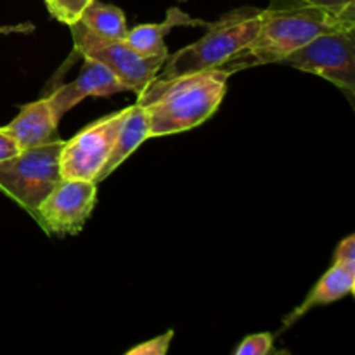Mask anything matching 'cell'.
Here are the masks:
<instances>
[{
	"label": "cell",
	"instance_id": "cell-1",
	"mask_svg": "<svg viewBox=\"0 0 355 355\" xmlns=\"http://www.w3.org/2000/svg\"><path fill=\"white\" fill-rule=\"evenodd\" d=\"M355 30L354 10H333L305 0H272L260 12V26L248 47L222 68L229 73L250 66L276 64L321 33Z\"/></svg>",
	"mask_w": 355,
	"mask_h": 355
},
{
	"label": "cell",
	"instance_id": "cell-2",
	"mask_svg": "<svg viewBox=\"0 0 355 355\" xmlns=\"http://www.w3.org/2000/svg\"><path fill=\"white\" fill-rule=\"evenodd\" d=\"M229 76L227 69L211 68L153 80L137 99L148 114L149 137L180 134L205 123L220 106Z\"/></svg>",
	"mask_w": 355,
	"mask_h": 355
},
{
	"label": "cell",
	"instance_id": "cell-3",
	"mask_svg": "<svg viewBox=\"0 0 355 355\" xmlns=\"http://www.w3.org/2000/svg\"><path fill=\"white\" fill-rule=\"evenodd\" d=\"M259 7H239L229 10L214 23H207V33L168 55L155 80H170L186 73L222 68L238 52L248 47L260 26Z\"/></svg>",
	"mask_w": 355,
	"mask_h": 355
},
{
	"label": "cell",
	"instance_id": "cell-4",
	"mask_svg": "<svg viewBox=\"0 0 355 355\" xmlns=\"http://www.w3.org/2000/svg\"><path fill=\"white\" fill-rule=\"evenodd\" d=\"M64 141L38 148L21 149L16 156L0 162V191L16 201L37 220L38 208L62 180L61 149Z\"/></svg>",
	"mask_w": 355,
	"mask_h": 355
},
{
	"label": "cell",
	"instance_id": "cell-5",
	"mask_svg": "<svg viewBox=\"0 0 355 355\" xmlns=\"http://www.w3.org/2000/svg\"><path fill=\"white\" fill-rule=\"evenodd\" d=\"M69 30H71L73 44L78 54H82L83 58L96 59L101 64L106 66L116 75V78L123 83L128 92H135L137 96L151 85L162 69L163 62L166 61L163 55L151 58V55L141 54L125 38L113 40V38L99 37L83 26L80 21L71 24Z\"/></svg>",
	"mask_w": 355,
	"mask_h": 355
},
{
	"label": "cell",
	"instance_id": "cell-6",
	"mask_svg": "<svg viewBox=\"0 0 355 355\" xmlns=\"http://www.w3.org/2000/svg\"><path fill=\"white\" fill-rule=\"evenodd\" d=\"M281 64L335 83L354 103L355 92V30H336L321 33L304 47L291 52Z\"/></svg>",
	"mask_w": 355,
	"mask_h": 355
},
{
	"label": "cell",
	"instance_id": "cell-7",
	"mask_svg": "<svg viewBox=\"0 0 355 355\" xmlns=\"http://www.w3.org/2000/svg\"><path fill=\"white\" fill-rule=\"evenodd\" d=\"M132 106L116 113L106 114L94 123L87 125L69 141H64L61 149L62 179H80L96 182L97 175L106 165L114 148L121 127L130 113Z\"/></svg>",
	"mask_w": 355,
	"mask_h": 355
},
{
	"label": "cell",
	"instance_id": "cell-8",
	"mask_svg": "<svg viewBox=\"0 0 355 355\" xmlns=\"http://www.w3.org/2000/svg\"><path fill=\"white\" fill-rule=\"evenodd\" d=\"M97 198L92 180L62 179L38 208L37 224L47 234L75 236L89 220Z\"/></svg>",
	"mask_w": 355,
	"mask_h": 355
},
{
	"label": "cell",
	"instance_id": "cell-9",
	"mask_svg": "<svg viewBox=\"0 0 355 355\" xmlns=\"http://www.w3.org/2000/svg\"><path fill=\"white\" fill-rule=\"evenodd\" d=\"M83 59L85 61H83L78 78L58 87L45 96L59 120L62 118V114L68 113L87 97H107L118 92H128L111 69H107L96 59Z\"/></svg>",
	"mask_w": 355,
	"mask_h": 355
},
{
	"label": "cell",
	"instance_id": "cell-10",
	"mask_svg": "<svg viewBox=\"0 0 355 355\" xmlns=\"http://www.w3.org/2000/svg\"><path fill=\"white\" fill-rule=\"evenodd\" d=\"M59 118L49 104L47 97L21 106L19 114L6 125V130L12 135L19 149L38 148L59 141L58 134Z\"/></svg>",
	"mask_w": 355,
	"mask_h": 355
},
{
	"label": "cell",
	"instance_id": "cell-11",
	"mask_svg": "<svg viewBox=\"0 0 355 355\" xmlns=\"http://www.w3.org/2000/svg\"><path fill=\"white\" fill-rule=\"evenodd\" d=\"M354 286H355L354 267H347V266H342V263L333 262L331 267L328 269V272L318 281V284L312 288L311 293L307 295V298L302 302V305H298L291 314H288L286 318H284L283 324H281L279 328V333H284L286 329H290L298 319L304 318V315L307 314V312H311L312 309L335 304V302L352 295Z\"/></svg>",
	"mask_w": 355,
	"mask_h": 355
},
{
	"label": "cell",
	"instance_id": "cell-12",
	"mask_svg": "<svg viewBox=\"0 0 355 355\" xmlns=\"http://www.w3.org/2000/svg\"><path fill=\"white\" fill-rule=\"evenodd\" d=\"M207 21L196 19L191 17L189 14L182 12L177 7L166 12V17L163 23H148L135 26L134 30H128L127 38L125 40L144 55H151V58H168V49L165 45V37L173 30L175 26H205Z\"/></svg>",
	"mask_w": 355,
	"mask_h": 355
},
{
	"label": "cell",
	"instance_id": "cell-13",
	"mask_svg": "<svg viewBox=\"0 0 355 355\" xmlns=\"http://www.w3.org/2000/svg\"><path fill=\"white\" fill-rule=\"evenodd\" d=\"M149 139V121L148 114H146L144 107L141 104H132V110L128 113L127 120H125L123 127H121L120 135H118L114 148L111 151L110 158H107L106 165L103 166L101 173L97 175L96 184L110 177L142 142Z\"/></svg>",
	"mask_w": 355,
	"mask_h": 355
},
{
	"label": "cell",
	"instance_id": "cell-14",
	"mask_svg": "<svg viewBox=\"0 0 355 355\" xmlns=\"http://www.w3.org/2000/svg\"><path fill=\"white\" fill-rule=\"evenodd\" d=\"M80 23L89 28L92 33L104 38H113V40H123L128 33L127 17L123 10L111 3L99 2V0H94L83 10Z\"/></svg>",
	"mask_w": 355,
	"mask_h": 355
},
{
	"label": "cell",
	"instance_id": "cell-15",
	"mask_svg": "<svg viewBox=\"0 0 355 355\" xmlns=\"http://www.w3.org/2000/svg\"><path fill=\"white\" fill-rule=\"evenodd\" d=\"M47 10L54 19H58L62 24L78 23L82 17L83 10L94 2V0H44Z\"/></svg>",
	"mask_w": 355,
	"mask_h": 355
},
{
	"label": "cell",
	"instance_id": "cell-16",
	"mask_svg": "<svg viewBox=\"0 0 355 355\" xmlns=\"http://www.w3.org/2000/svg\"><path fill=\"white\" fill-rule=\"evenodd\" d=\"M272 352H276L272 333H257L246 336L234 349L236 355H267Z\"/></svg>",
	"mask_w": 355,
	"mask_h": 355
},
{
	"label": "cell",
	"instance_id": "cell-17",
	"mask_svg": "<svg viewBox=\"0 0 355 355\" xmlns=\"http://www.w3.org/2000/svg\"><path fill=\"white\" fill-rule=\"evenodd\" d=\"M173 335H175V333H173V329H168L166 333H163V335L149 340V342L139 343L137 347H134V349L128 350L127 355H165L166 352H168Z\"/></svg>",
	"mask_w": 355,
	"mask_h": 355
},
{
	"label": "cell",
	"instance_id": "cell-18",
	"mask_svg": "<svg viewBox=\"0 0 355 355\" xmlns=\"http://www.w3.org/2000/svg\"><path fill=\"white\" fill-rule=\"evenodd\" d=\"M333 262L342 263V266L354 267L355 269V236L350 234L345 239L338 243L336 246L335 257H333Z\"/></svg>",
	"mask_w": 355,
	"mask_h": 355
},
{
	"label": "cell",
	"instance_id": "cell-19",
	"mask_svg": "<svg viewBox=\"0 0 355 355\" xmlns=\"http://www.w3.org/2000/svg\"><path fill=\"white\" fill-rule=\"evenodd\" d=\"M19 146L14 141L12 135L6 130L3 127H0V162H6V159L12 158L19 153Z\"/></svg>",
	"mask_w": 355,
	"mask_h": 355
},
{
	"label": "cell",
	"instance_id": "cell-20",
	"mask_svg": "<svg viewBox=\"0 0 355 355\" xmlns=\"http://www.w3.org/2000/svg\"><path fill=\"white\" fill-rule=\"evenodd\" d=\"M309 3H315V6L328 7L333 10H354L355 2H347V0H305Z\"/></svg>",
	"mask_w": 355,
	"mask_h": 355
},
{
	"label": "cell",
	"instance_id": "cell-21",
	"mask_svg": "<svg viewBox=\"0 0 355 355\" xmlns=\"http://www.w3.org/2000/svg\"><path fill=\"white\" fill-rule=\"evenodd\" d=\"M347 2H355V0H347Z\"/></svg>",
	"mask_w": 355,
	"mask_h": 355
}]
</instances>
